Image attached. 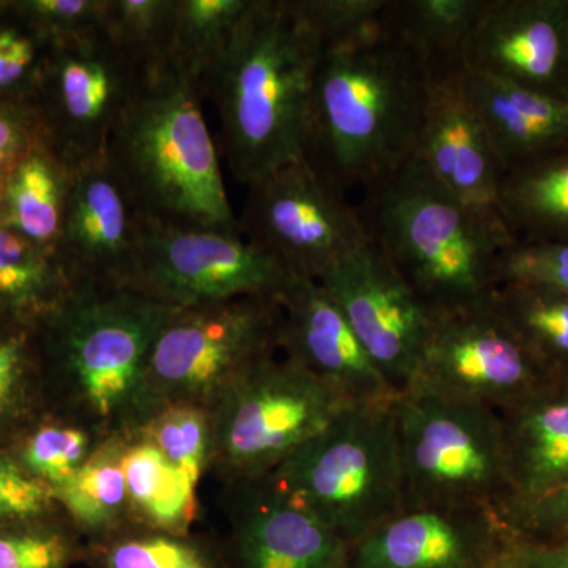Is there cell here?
<instances>
[{"mask_svg": "<svg viewBox=\"0 0 568 568\" xmlns=\"http://www.w3.org/2000/svg\"><path fill=\"white\" fill-rule=\"evenodd\" d=\"M432 91L424 59L383 14L324 43L310 93L306 162L345 193L375 185L413 159Z\"/></svg>", "mask_w": 568, "mask_h": 568, "instance_id": "6da1fadb", "label": "cell"}, {"mask_svg": "<svg viewBox=\"0 0 568 568\" xmlns=\"http://www.w3.org/2000/svg\"><path fill=\"white\" fill-rule=\"evenodd\" d=\"M323 40L294 0H250L220 58L201 81L219 114L220 153L252 186L305 159L310 93Z\"/></svg>", "mask_w": 568, "mask_h": 568, "instance_id": "7a4b0ae2", "label": "cell"}, {"mask_svg": "<svg viewBox=\"0 0 568 568\" xmlns=\"http://www.w3.org/2000/svg\"><path fill=\"white\" fill-rule=\"evenodd\" d=\"M362 192L366 235L433 315L487 304L514 242L499 215L462 203L416 156Z\"/></svg>", "mask_w": 568, "mask_h": 568, "instance_id": "3957f363", "label": "cell"}, {"mask_svg": "<svg viewBox=\"0 0 568 568\" xmlns=\"http://www.w3.org/2000/svg\"><path fill=\"white\" fill-rule=\"evenodd\" d=\"M203 100L170 62L149 67L112 130L106 155L145 220L239 231Z\"/></svg>", "mask_w": 568, "mask_h": 568, "instance_id": "277c9868", "label": "cell"}, {"mask_svg": "<svg viewBox=\"0 0 568 568\" xmlns=\"http://www.w3.org/2000/svg\"><path fill=\"white\" fill-rule=\"evenodd\" d=\"M392 403L347 407L267 476L351 548L405 510Z\"/></svg>", "mask_w": 568, "mask_h": 568, "instance_id": "5b68a950", "label": "cell"}, {"mask_svg": "<svg viewBox=\"0 0 568 568\" xmlns=\"http://www.w3.org/2000/svg\"><path fill=\"white\" fill-rule=\"evenodd\" d=\"M282 334L276 295L175 308L151 351L136 420L168 406H213L250 369L275 357Z\"/></svg>", "mask_w": 568, "mask_h": 568, "instance_id": "8992f818", "label": "cell"}, {"mask_svg": "<svg viewBox=\"0 0 568 568\" xmlns=\"http://www.w3.org/2000/svg\"><path fill=\"white\" fill-rule=\"evenodd\" d=\"M405 508L488 507L511 499L500 414L402 392L392 403Z\"/></svg>", "mask_w": 568, "mask_h": 568, "instance_id": "52a82bcc", "label": "cell"}, {"mask_svg": "<svg viewBox=\"0 0 568 568\" xmlns=\"http://www.w3.org/2000/svg\"><path fill=\"white\" fill-rule=\"evenodd\" d=\"M353 406L293 358H267L212 406V450L239 484L274 473Z\"/></svg>", "mask_w": 568, "mask_h": 568, "instance_id": "ba28073f", "label": "cell"}, {"mask_svg": "<svg viewBox=\"0 0 568 568\" xmlns=\"http://www.w3.org/2000/svg\"><path fill=\"white\" fill-rule=\"evenodd\" d=\"M174 310L125 287L81 284L52 313L55 347L92 414L134 417L153 343Z\"/></svg>", "mask_w": 568, "mask_h": 568, "instance_id": "9c48e42d", "label": "cell"}, {"mask_svg": "<svg viewBox=\"0 0 568 568\" xmlns=\"http://www.w3.org/2000/svg\"><path fill=\"white\" fill-rule=\"evenodd\" d=\"M290 276L241 231L144 219L140 248L122 287L159 304L190 308L248 295H276Z\"/></svg>", "mask_w": 568, "mask_h": 568, "instance_id": "30bf717a", "label": "cell"}, {"mask_svg": "<svg viewBox=\"0 0 568 568\" xmlns=\"http://www.w3.org/2000/svg\"><path fill=\"white\" fill-rule=\"evenodd\" d=\"M239 231L291 275L313 280L368 241L357 205L305 159L248 186Z\"/></svg>", "mask_w": 568, "mask_h": 568, "instance_id": "8fae6325", "label": "cell"}, {"mask_svg": "<svg viewBox=\"0 0 568 568\" xmlns=\"http://www.w3.org/2000/svg\"><path fill=\"white\" fill-rule=\"evenodd\" d=\"M144 71L103 31L52 44L37 81L39 141L71 170L102 155Z\"/></svg>", "mask_w": 568, "mask_h": 568, "instance_id": "7c38bea8", "label": "cell"}, {"mask_svg": "<svg viewBox=\"0 0 568 568\" xmlns=\"http://www.w3.org/2000/svg\"><path fill=\"white\" fill-rule=\"evenodd\" d=\"M551 384L558 383L511 334L489 298L436 317L416 379L406 392L504 413Z\"/></svg>", "mask_w": 568, "mask_h": 568, "instance_id": "4fadbf2b", "label": "cell"}, {"mask_svg": "<svg viewBox=\"0 0 568 568\" xmlns=\"http://www.w3.org/2000/svg\"><path fill=\"white\" fill-rule=\"evenodd\" d=\"M398 394L413 386L436 316L372 241L317 280Z\"/></svg>", "mask_w": 568, "mask_h": 568, "instance_id": "5bb4252c", "label": "cell"}, {"mask_svg": "<svg viewBox=\"0 0 568 568\" xmlns=\"http://www.w3.org/2000/svg\"><path fill=\"white\" fill-rule=\"evenodd\" d=\"M463 62L469 73L568 103V0H484Z\"/></svg>", "mask_w": 568, "mask_h": 568, "instance_id": "9a60e30c", "label": "cell"}, {"mask_svg": "<svg viewBox=\"0 0 568 568\" xmlns=\"http://www.w3.org/2000/svg\"><path fill=\"white\" fill-rule=\"evenodd\" d=\"M144 216L106 152L73 170L55 246L77 286L122 287L140 248Z\"/></svg>", "mask_w": 568, "mask_h": 568, "instance_id": "2e32d148", "label": "cell"}, {"mask_svg": "<svg viewBox=\"0 0 568 568\" xmlns=\"http://www.w3.org/2000/svg\"><path fill=\"white\" fill-rule=\"evenodd\" d=\"M510 541L493 508H405L351 548L349 568H487Z\"/></svg>", "mask_w": 568, "mask_h": 568, "instance_id": "e0dca14e", "label": "cell"}, {"mask_svg": "<svg viewBox=\"0 0 568 568\" xmlns=\"http://www.w3.org/2000/svg\"><path fill=\"white\" fill-rule=\"evenodd\" d=\"M280 349L331 384L353 406L388 405L398 392L377 368L317 280L291 275L278 294Z\"/></svg>", "mask_w": 568, "mask_h": 568, "instance_id": "ac0fdd59", "label": "cell"}, {"mask_svg": "<svg viewBox=\"0 0 568 568\" xmlns=\"http://www.w3.org/2000/svg\"><path fill=\"white\" fill-rule=\"evenodd\" d=\"M465 73L433 81L432 99L414 156L462 203L499 215L497 204L506 174L467 100L463 85Z\"/></svg>", "mask_w": 568, "mask_h": 568, "instance_id": "d6986e66", "label": "cell"}, {"mask_svg": "<svg viewBox=\"0 0 568 568\" xmlns=\"http://www.w3.org/2000/svg\"><path fill=\"white\" fill-rule=\"evenodd\" d=\"M235 551L241 568H349L351 545L267 477L241 484Z\"/></svg>", "mask_w": 568, "mask_h": 568, "instance_id": "ffe728a7", "label": "cell"}, {"mask_svg": "<svg viewBox=\"0 0 568 568\" xmlns=\"http://www.w3.org/2000/svg\"><path fill=\"white\" fill-rule=\"evenodd\" d=\"M463 85L504 174L568 148V103L469 71Z\"/></svg>", "mask_w": 568, "mask_h": 568, "instance_id": "44dd1931", "label": "cell"}, {"mask_svg": "<svg viewBox=\"0 0 568 568\" xmlns=\"http://www.w3.org/2000/svg\"><path fill=\"white\" fill-rule=\"evenodd\" d=\"M499 414L511 489L507 507L568 488V384H551Z\"/></svg>", "mask_w": 568, "mask_h": 568, "instance_id": "7402d4cb", "label": "cell"}, {"mask_svg": "<svg viewBox=\"0 0 568 568\" xmlns=\"http://www.w3.org/2000/svg\"><path fill=\"white\" fill-rule=\"evenodd\" d=\"M73 170L41 141L0 179V224L54 250L61 239Z\"/></svg>", "mask_w": 568, "mask_h": 568, "instance_id": "603a6c76", "label": "cell"}, {"mask_svg": "<svg viewBox=\"0 0 568 568\" xmlns=\"http://www.w3.org/2000/svg\"><path fill=\"white\" fill-rule=\"evenodd\" d=\"M500 220L518 242H568V148L504 175Z\"/></svg>", "mask_w": 568, "mask_h": 568, "instance_id": "cb8c5ba5", "label": "cell"}, {"mask_svg": "<svg viewBox=\"0 0 568 568\" xmlns=\"http://www.w3.org/2000/svg\"><path fill=\"white\" fill-rule=\"evenodd\" d=\"M484 0H387L383 20L424 59L433 81L465 73L463 51Z\"/></svg>", "mask_w": 568, "mask_h": 568, "instance_id": "d4e9b609", "label": "cell"}, {"mask_svg": "<svg viewBox=\"0 0 568 568\" xmlns=\"http://www.w3.org/2000/svg\"><path fill=\"white\" fill-rule=\"evenodd\" d=\"M491 305L547 375L568 384V295L537 284L506 282L496 287Z\"/></svg>", "mask_w": 568, "mask_h": 568, "instance_id": "484cf974", "label": "cell"}, {"mask_svg": "<svg viewBox=\"0 0 568 568\" xmlns=\"http://www.w3.org/2000/svg\"><path fill=\"white\" fill-rule=\"evenodd\" d=\"M54 250L0 224V310L13 315L55 313L77 290Z\"/></svg>", "mask_w": 568, "mask_h": 568, "instance_id": "4316f807", "label": "cell"}, {"mask_svg": "<svg viewBox=\"0 0 568 568\" xmlns=\"http://www.w3.org/2000/svg\"><path fill=\"white\" fill-rule=\"evenodd\" d=\"M130 504L156 528L181 532L196 510V484L151 440L125 447L122 457Z\"/></svg>", "mask_w": 568, "mask_h": 568, "instance_id": "83f0119b", "label": "cell"}, {"mask_svg": "<svg viewBox=\"0 0 568 568\" xmlns=\"http://www.w3.org/2000/svg\"><path fill=\"white\" fill-rule=\"evenodd\" d=\"M250 0H178L168 62L200 88Z\"/></svg>", "mask_w": 568, "mask_h": 568, "instance_id": "f1b7e54d", "label": "cell"}, {"mask_svg": "<svg viewBox=\"0 0 568 568\" xmlns=\"http://www.w3.org/2000/svg\"><path fill=\"white\" fill-rule=\"evenodd\" d=\"M125 446L112 443L93 452L91 458L61 487L52 489L71 517L89 529L114 525L129 506L122 457Z\"/></svg>", "mask_w": 568, "mask_h": 568, "instance_id": "f546056e", "label": "cell"}, {"mask_svg": "<svg viewBox=\"0 0 568 568\" xmlns=\"http://www.w3.org/2000/svg\"><path fill=\"white\" fill-rule=\"evenodd\" d=\"M178 0H104L102 31L142 69L168 62Z\"/></svg>", "mask_w": 568, "mask_h": 568, "instance_id": "4dcf8cb0", "label": "cell"}, {"mask_svg": "<svg viewBox=\"0 0 568 568\" xmlns=\"http://www.w3.org/2000/svg\"><path fill=\"white\" fill-rule=\"evenodd\" d=\"M145 439L197 485L211 457V414L200 406H168L145 424Z\"/></svg>", "mask_w": 568, "mask_h": 568, "instance_id": "1f68e13d", "label": "cell"}, {"mask_svg": "<svg viewBox=\"0 0 568 568\" xmlns=\"http://www.w3.org/2000/svg\"><path fill=\"white\" fill-rule=\"evenodd\" d=\"M91 437L74 426H44L29 439L24 463L52 489L70 480L91 458Z\"/></svg>", "mask_w": 568, "mask_h": 568, "instance_id": "d6a6232c", "label": "cell"}, {"mask_svg": "<svg viewBox=\"0 0 568 568\" xmlns=\"http://www.w3.org/2000/svg\"><path fill=\"white\" fill-rule=\"evenodd\" d=\"M506 282L537 284L568 295V242H511L499 264V284Z\"/></svg>", "mask_w": 568, "mask_h": 568, "instance_id": "836d02e7", "label": "cell"}, {"mask_svg": "<svg viewBox=\"0 0 568 568\" xmlns=\"http://www.w3.org/2000/svg\"><path fill=\"white\" fill-rule=\"evenodd\" d=\"M17 9L51 44L102 31L104 0H29Z\"/></svg>", "mask_w": 568, "mask_h": 568, "instance_id": "e575fe53", "label": "cell"}, {"mask_svg": "<svg viewBox=\"0 0 568 568\" xmlns=\"http://www.w3.org/2000/svg\"><path fill=\"white\" fill-rule=\"evenodd\" d=\"M52 44L26 20L0 22V93L37 84Z\"/></svg>", "mask_w": 568, "mask_h": 568, "instance_id": "d590c367", "label": "cell"}, {"mask_svg": "<svg viewBox=\"0 0 568 568\" xmlns=\"http://www.w3.org/2000/svg\"><path fill=\"white\" fill-rule=\"evenodd\" d=\"M386 3L387 0H294L295 9L323 44L375 24Z\"/></svg>", "mask_w": 568, "mask_h": 568, "instance_id": "8d00e7d4", "label": "cell"}, {"mask_svg": "<svg viewBox=\"0 0 568 568\" xmlns=\"http://www.w3.org/2000/svg\"><path fill=\"white\" fill-rule=\"evenodd\" d=\"M106 564L108 568H212L192 545L166 536L123 540L110 549Z\"/></svg>", "mask_w": 568, "mask_h": 568, "instance_id": "74e56055", "label": "cell"}, {"mask_svg": "<svg viewBox=\"0 0 568 568\" xmlns=\"http://www.w3.org/2000/svg\"><path fill=\"white\" fill-rule=\"evenodd\" d=\"M515 538L549 541L568 538V488L500 511Z\"/></svg>", "mask_w": 568, "mask_h": 568, "instance_id": "f35d334b", "label": "cell"}, {"mask_svg": "<svg viewBox=\"0 0 568 568\" xmlns=\"http://www.w3.org/2000/svg\"><path fill=\"white\" fill-rule=\"evenodd\" d=\"M54 499L50 485L26 476L9 459L0 458V519L39 517Z\"/></svg>", "mask_w": 568, "mask_h": 568, "instance_id": "ab89813d", "label": "cell"}, {"mask_svg": "<svg viewBox=\"0 0 568 568\" xmlns=\"http://www.w3.org/2000/svg\"><path fill=\"white\" fill-rule=\"evenodd\" d=\"M69 547L55 534L0 536V568H63Z\"/></svg>", "mask_w": 568, "mask_h": 568, "instance_id": "60d3db41", "label": "cell"}, {"mask_svg": "<svg viewBox=\"0 0 568 568\" xmlns=\"http://www.w3.org/2000/svg\"><path fill=\"white\" fill-rule=\"evenodd\" d=\"M39 141L33 119L14 104L0 102V179Z\"/></svg>", "mask_w": 568, "mask_h": 568, "instance_id": "b9f144b4", "label": "cell"}, {"mask_svg": "<svg viewBox=\"0 0 568 568\" xmlns=\"http://www.w3.org/2000/svg\"><path fill=\"white\" fill-rule=\"evenodd\" d=\"M508 552L521 568H568V538L532 541L511 537Z\"/></svg>", "mask_w": 568, "mask_h": 568, "instance_id": "7bdbcfd3", "label": "cell"}, {"mask_svg": "<svg viewBox=\"0 0 568 568\" xmlns=\"http://www.w3.org/2000/svg\"><path fill=\"white\" fill-rule=\"evenodd\" d=\"M28 339L10 334L0 338V406L10 398L24 373Z\"/></svg>", "mask_w": 568, "mask_h": 568, "instance_id": "ee69618b", "label": "cell"}, {"mask_svg": "<svg viewBox=\"0 0 568 568\" xmlns=\"http://www.w3.org/2000/svg\"><path fill=\"white\" fill-rule=\"evenodd\" d=\"M487 568H521L519 567V564L517 560L511 558L510 552H508V549L506 552H504L500 558H497L495 562L491 564V566Z\"/></svg>", "mask_w": 568, "mask_h": 568, "instance_id": "f6af8a7d", "label": "cell"}]
</instances>
